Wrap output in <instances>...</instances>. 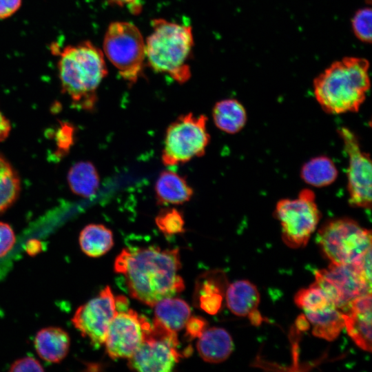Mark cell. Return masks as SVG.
I'll return each mask as SVG.
<instances>
[{"label":"cell","mask_w":372,"mask_h":372,"mask_svg":"<svg viewBox=\"0 0 372 372\" xmlns=\"http://www.w3.org/2000/svg\"><path fill=\"white\" fill-rule=\"evenodd\" d=\"M180 267L178 249L156 247L124 249L114 262V271L124 276L130 296L151 307L184 289L178 273Z\"/></svg>","instance_id":"cell-1"},{"label":"cell","mask_w":372,"mask_h":372,"mask_svg":"<svg viewBox=\"0 0 372 372\" xmlns=\"http://www.w3.org/2000/svg\"><path fill=\"white\" fill-rule=\"evenodd\" d=\"M369 63L363 58L335 61L313 81L314 96L328 114L356 112L370 89Z\"/></svg>","instance_id":"cell-2"},{"label":"cell","mask_w":372,"mask_h":372,"mask_svg":"<svg viewBox=\"0 0 372 372\" xmlns=\"http://www.w3.org/2000/svg\"><path fill=\"white\" fill-rule=\"evenodd\" d=\"M103 51L85 41L68 45L59 53L58 73L62 91L74 107L92 110L97 102V90L107 74Z\"/></svg>","instance_id":"cell-3"},{"label":"cell","mask_w":372,"mask_h":372,"mask_svg":"<svg viewBox=\"0 0 372 372\" xmlns=\"http://www.w3.org/2000/svg\"><path fill=\"white\" fill-rule=\"evenodd\" d=\"M152 27V32L145 40L148 65L178 83H186L192 74L189 64L194 46L191 26L155 19Z\"/></svg>","instance_id":"cell-4"},{"label":"cell","mask_w":372,"mask_h":372,"mask_svg":"<svg viewBox=\"0 0 372 372\" xmlns=\"http://www.w3.org/2000/svg\"><path fill=\"white\" fill-rule=\"evenodd\" d=\"M103 52L130 85L138 81L146 60L145 41L134 23L128 21L111 23L104 35Z\"/></svg>","instance_id":"cell-5"},{"label":"cell","mask_w":372,"mask_h":372,"mask_svg":"<svg viewBox=\"0 0 372 372\" xmlns=\"http://www.w3.org/2000/svg\"><path fill=\"white\" fill-rule=\"evenodd\" d=\"M204 114L188 113L178 116L167 127L162 151V162L175 166L204 155L210 141Z\"/></svg>","instance_id":"cell-6"},{"label":"cell","mask_w":372,"mask_h":372,"mask_svg":"<svg viewBox=\"0 0 372 372\" xmlns=\"http://www.w3.org/2000/svg\"><path fill=\"white\" fill-rule=\"evenodd\" d=\"M316 238L323 253L335 265H350L371 249V231L349 218L327 221Z\"/></svg>","instance_id":"cell-7"},{"label":"cell","mask_w":372,"mask_h":372,"mask_svg":"<svg viewBox=\"0 0 372 372\" xmlns=\"http://www.w3.org/2000/svg\"><path fill=\"white\" fill-rule=\"evenodd\" d=\"M274 214L280 223L284 242L292 248L307 244L321 216L316 195L309 189H302L295 198L279 200Z\"/></svg>","instance_id":"cell-8"},{"label":"cell","mask_w":372,"mask_h":372,"mask_svg":"<svg viewBox=\"0 0 372 372\" xmlns=\"http://www.w3.org/2000/svg\"><path fill=\"white\" fill-rule=\"evenodd\" d=\"M178 344L176 332L154 318L142 343L128 358V366L138 371H171L181 356L176 349Z\"/></svg>","instance_id":"cell-9"},{"label":"cell","mask_w":372,"mask_h":372,"mask_svg":"<svg viewBox=\"0 0 372 372\" xmlns=\"http://www.w3.org/2000/svg\"><path fill=\"white\" fill-rule=\"evenodd\" d=\"M338 132L349 160L347 172L349 203L352 207L370 209L372 174L370 156L362 149L357 136L351 130L342 127Z\"/></svg>","instance_id":"cell-10"},{"label":"cell","mask_w":372,"mask_h":372,"mask_svg":"<svg viewBox=\"0 0 372 372\" xmlns=\"http://www.w3.org/2000/svg\"><path fill=\"white\" fill-rule=\"evenodd\" d=\"M315 283L327 294L341 311H346L352 300L371 293V285L366 282L350 265L330 263L327 269L315 272Z\"/></svg>","instance_id":"cell-11"},{"label":"cell","mask_w":372,"mask_h":372,"mask_svg":"<svg viewBox=\"0 0 372 372\" xmlns=\"http://www.w3.org/2000/svg\"><path fill=\"white\" fill-rule=\"evenodd\" d=\"M116 311V298L110 287L106 286L95 298L76 310L72 322L83 337L98 348L104 344Z\"/></svg>","instance_id":"cell-12"},{"label":"cell","mask_w":372,"mask_h":372,"mask_svg":"<svg viewBox=\"0 0 372 372\" xmlns=\"http://www.w3.org/2000/svg\"><path fill=\"white\" fill-rule=\"evenodd\" d=\"M151 327L147 318L140 316L134 310H117L104 342L108 355L112 359L130 358Z\"/></svg>","instance_id":"cell-13"},{"label":"cell","mask_w":372,"mask_h":372,"mask_svg":"<svg viewBox=\"0 0 372 372\" xmlns=\"http://www.w3.org/2000/svg\"><path fill=\"white\" fill-rule=\"evenodd\" d=\"M371 311V293H369L352 300L348 309L342 312L348 335L357 346L369 352L372 344Z\"/></svg>","instance_id":"cell-14"},{"label":"cell","mask_w":372,"mask_h":372,"mask_svg":"<svg viewBox=\"0 0 372 372\" xmlns=\"http://www.w3.org/2000/svg\"><path fill=\"white\" fill-rule=\"evenodd\" d=\"M154 192L157 203L161 205L183 204L194 195V190L185 177L169 169L159 174Z\"/></svg>","instance_id":"cell-15"},{"label":"cell","mask_w":372,"mask_h":372,"mask_svg":"<svg viewBox=\"0 0 372 372\" xmlns=\"http://www.w3.org/2000/svg\"><path fill=\"white\" fill-rule=\"evenodd\" d=\"M34 344L41 359L48 362L58 363L68 355L70 338L68 332L60 327H46L37 332Z\"/></svg>","instance_id":"cell-16"},{"label":"cell","mask_w":372,"mask_h":372,"mask_svg":"<svg viewBox=\"0 0 372 372\" xmlns=\"http://www.w3.org/2000/svg\"><path fill=\"white\" fill-rule=\"evenodd\" d=\"M197 350L203 360L220 363L227 360L234 350L230 334L224 329H207L198 338Z\"/></svg>","instance_id":"cell-17"},{"label":"cell","mask_w":372,"mask_h":372,"mask_svg":"<svg viewBox=\"0 0 372 372\" xmlns=\"http://www.w3.org/2000/svg\"><path fill=\"white\" fill-rule=\"evenodd\" d=\"M229 309L236 316H249L258 310L260 293L257 287L246 280L231 283L225 293Z\"/></svg>","instance_id":"cell-18"},{"label":"cell","mask_w":372,"mask_h":372,"mask_svg":"<svg viewBox=\"0 0 372 372\" xmlns=\"http://www.w3.org/2000/svg\"><path fill=\"white\" fill-rule=\"evenodd\" d=\"M304 313L307 320L312 324V333L316 337L331 341L344 328L342 311L333 304L314 311Z\"/></svg>","instance_id":"cell-19"},{"label":"cell","mask_w":372,"mask_h":372,"mask_svg":"<svg viewBox=\"0 0 372 372\" xmlns=\"http://www.w3.org/2000/svg\"><path fill=\"white\" fill-rule=\"evenodd\" d=\"M212 117L219 130L231 134L240 132L245 127L247 118L244 106L234 99L217 102L212 110Z\"/></svg>","instance_id":"cell-20"},{"label":"cell","mask_w":372,"mask_h":372,"mask_svg":"<svg viewBox=\"0 0 372 372\" xmlns=\"http://www.w3.org/2000/svg\"><path fill=\"white\" fill-rule=\"evenodd\" d=\"M155 319L167 329L177 332L185 325L191 315L188 304L178 298L169 297L154 306Z\"/></svg>","instance_id":"cell-21"},{"label":"cell","mask_w":372,"mask_h":372,"mask_svg":"<svg viewBox=\"0 0 372 372\" xmlns=\"http://www.w3.org/2000/svg\"><path fill=\"white\" fill-rule=\"evenodd\" d=\"M79 245L82 251L90 257L104 255L114 245L113 234L101 224H89L81 231Z\"/></svg>","instance_id":"cell-22"},{"label":"cell","mask_w":372,"mask_h":372,"mask_svg":"<svg viewBox=\"0 0 372 372\" xmlns=\"http://www.w3.org/2000/svg\"><path fill=\"white\" fill-rule=\"evenodd\" d=\"M68 180L71 190L85 198L94 196L99 187V176L92 163L81 161L69 170Z\"/></svg>","instance_id":"cell-23"},{"label":"cell","mask_w":372,"mask_h":372,"mask_svg":"<svg viewBox=\"0 0 372 372\" xmlns=\"http://www.w3.org/2000/svg\"><path fill=\"white\" fill-rule=\"evenodd\" d=\"M338 175L334 162L328 156H319L305 163L300 170L301 178L308 185L323 187L332 184Z\"/></svg>","instance_id":"cell-24"},{"label":"cell","mask_w":372,"mask_h":372,"mask_svg":"<svg viewBox=\"0 0 372 372\" xmlns=\"http://www.w3.org/2000/svg\"><path fill=\"white\" fill-rule=\"evenodd\" d=\"M197 283L195 301L197 305L209 314L216 313L222 304L223 294L220 285L211 277H203Z\"/></svg>","instance_id":"cell-25"},{"label":"cell","mask_w":372,"mask_h":372,"mask_svg":"<svg viewBox=\"0 0 372 372\" xmlns=\"http://www.w3.org/2000/svg\"><path fill=\"white\" fill-rule=\"evenodd\" d=\"M19 190L20 182L17 174L0 154V213L12 205Z\"/></svg>","instance_id":"cell-26"},{"label":"cell","mask_w":372,"mask_h":372,"mask_svg":"<svg viewBox=\"0 0 372 372\" xmlns=\"http://www.w3.org/2000/svg\"><path fill=\"white\" fill-rule=\"evenodd\" d=\"M294 301L304 312L314 311L333 304L324 291L315 282L308 288L299 290L295 295Z\"/></svg>","instance_id":"cell-27"},{"label":"cell","mask_w":372,"mask_h":372,"mask_svg":"<svg viewBox=\"0 0 372 372\" xmlns=\"http://www.w3.org/2000/svg\"><path fill=\"white\" fill-rule=\"evenodd\" d=\"M159 230L165 236L179 234L185 231V220L182 213L176 208L161 210L155 218Z\"/></svg>","instance_id":"cell-28"},{"label":"cell","mask_w":372,"mask_h":372,"mask_svg":"<svg viewBox=\"0 0 372 372\" xmlns=\"http://www.w3.org/2000/svg\"><path fill=\"white\" fill-rule=\"evenodd\" d=\"M372 14L370 8L358 10L351 19V27L355 36L361 41H371Z\"/></svg>","instance_id":"cell-29"},{"label":"cell","mask_w":372,"mask_h":372,"mask_svg":"<svg viewBox=\"0 0 372 372\" xmlns=\"http://www.w3.org/2000/svg\"><path fill=\"white\" fill-rule=\"evenodd\" d=\"M15 243V235L12 227L0 221V257L6 255Z\"/></svg>","instance_id":"cell-30"},{"label":"cell","mask_w":372,"mask_h":372,"mask_svg":"<svg viewBox=\"0 0 372 372\" xmlns=\"http://www.w3.org/2000/svg\"><path fill=\"white\" fill-rule=\"evenodd\" d=\"M185 335L189 340L199 338L207 329V322L200 316H190L185 325Z\"/></svg>","instance_id":"cell-31"},{"label":"cell","mask_w":372,"mask_h":372,"mask_svg":"<svg viewBox=\"0 0 372 372\" xmlns=\"http://www.w3.org/2000/svg\"><path fill=\"white\" fill-rule=\"evenodd\" d=\"M10 371H43L41 364L32 357H24L15 360L10 366Z\"/></svg>","instance_id":"cell-32"},{"label":"cell","mask_w":372,"mask_h":372,"mask_svg":"<svg viewBox=\"0 0 372 372\" xmlns=\"http://www.w3.org/2000/svg\"><path fill=\"white\" fill-rule=\"evenodd\" d=\"M74 130L70 125H62L56 134L57 145L62 150L68 149L73 141Z\"/></svg>","instance_id":"cell-33"},{"label":"cell","mask_w":372,"mask_h":372,"mask_svg":"<svg viewBox=\"0 0 372 372\" xmlns=\"http://www.w3.org/2000/svg\"><path fill=\"white\" fill-rule=\"evenodd\" d=\"M22 0H0V19L10 17L20 8Z\"/></svg>","instance_id":"cell-34"},{"label":"cell","mask_w":372,"mask_h":372,"mask_svg":"<svg viewBox=\"0 0 372 372\" xmlns=\"http://www.w3.org/2000/svg\"><path fill=\"white\" fill-rule=\"evenodd\" d=\"M110 2L121 7H126L134 14H139L142 9L141 0H110Z\"/></svg>","instance_id":"cell-35"},{"label":"cell","mask_w":372,"mask_h":372,"mask_svg":"<svg viewBox=\"0 0 372 372\" xmlns=\"http://www.w3.org/2000/svg\"><path fill=\"white\" fill-rule=\"evenodd\" d=\"M25 249L30 256H35L42 251V243L36 239L30 240L25 243Z\"/></svg>","instance_id":"cell-36"},{"label":"cell","mask_w":372,"mask_h":372,"mask_svg":"<svg viewBox=\"0 0 372 372\" xmlns=\"http://www.w3.org/2000/svg\"><path fill=\"white\" fill-rule=\"evenodd\" d=\"M11 130L9 121L3 116L0 111V141L6 139Z\"/></svg>","instance_id":"cell-37"}]
</instances>
